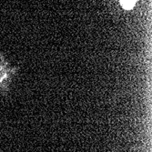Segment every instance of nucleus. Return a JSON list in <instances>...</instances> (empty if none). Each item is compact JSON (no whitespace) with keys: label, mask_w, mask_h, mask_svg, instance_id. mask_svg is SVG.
I'll return each mask as SVG.
<instances>
[{"label":"nucleus","mask_w":152,"mask_h":152,"mask_svg":"<svg viewBox=\"0 0 152 152\" xmlns=\"http://www.w3.org/2000/svg\"><path fill=\"white\" fill-rule=\"evenodd\" d=\"M120 3H121V6L123 7V8L129 10L135 6L136 0H120Z\"/></svg>","instance_id":"f257e3e1"}]
</instances>
